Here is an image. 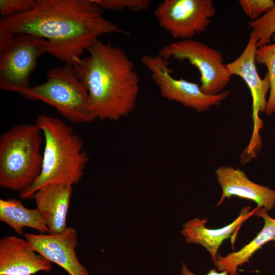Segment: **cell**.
Wrapping results in <instances>:
<instances>
[{
	"label": "cell",
	"mask_w": 275,
	"mask_h": 275,
	"mask_svg": "<svg viewBox=\"0 0 275 275\" xmlns=\"http://www.w3.org/2000/svg\"><path fill=\"white\" fill-rule=\"evenodd\" d=\"M95 0H35L32 10L1 19L15 34H29L48 42V53L73 66L102 35L126 34L103 16Z\"/></svg>",
	"instance_id": "1"
},
{
	"label": "cell",
	"mask_w": 275,
	"mask_h": 275,
	"mask_svg": "<svg viewBox=\"0 0 275 275\" xmlns=\"http://www.w3.org/2000/svg\"><path fill=\"white\" fill-rule=\"evenodd\" d=\"M74 65L95 119L118 121L135 109L140 91L133 63L119 46L98 40Z\"/></svg>",
	"instance_id": "2"
},
{
	"label": "cell",
	"mask_w": 275,
	"mask_h": 275,
	"mask_svg": "<svg viewBox=\"0 0 275 275\" xmlns=\"http://www.w3.org/2000/svg\"><path fill=\"white\" fill-rule=\"evenodd\" d=\"M35 124L44 139L42 166L34 183L19 192L22 200L33 199L35 193L48 184L77 183L89 161L83 140L62 120L42 114L37 117Z\"/></svg>",
	"instance_id": "3"
},
{
	"label": "cell",
	"mask_w": 275,
	"mask_h": 275,
	"mask_svg": "<svg viewBox=\"0 0 275 275\" xmlns=\"http://www.w3.org/2000/svg\"><path fill=\"white\" fill-rule=\"evenodd\" d=\"M42 132L36 124L16 125L0 136V186L22 191L39 176Z\"/></svg>",
	"instance_id": "4"
},
{
	"label": "cell",
	"mask_w": 275,
	"mask_h": 275,
	"mask_svg": "<svg viewBox=\"0 0 275 275\" xmlns=\"http://www.w3.org/2000/svg\"><path fill=\"white\" fill-rule=\"evenodd\" d=\"M31 100H40L53 106L70 121L88 123L95 119L90 109L88 92L74 66L65 64L47 72L46 81L19 93Z\"/></svg>",
	"instance_id": "5"
},
{
	"label": "cell",
	"mask_w": 275,
	"mask_h": 275,
	"mask_svg": "<svg viewBox=\"0 0 275 275\" xmlns=\"http://www.w3.org/2000/svg\"><path fill=\"white\" fill-rule=\"evenodd\" d=\"M160 57L188 61L200 74L201 90L206 94L216 95L222 93L231 80L222 53L205 43L192 39L178 40L162 47Z\"/></svg>",
	"instance_id": "6"
},
{
	"label": "cell",
	"mask_w": 275,
	"mask_h": 275,
	"mask_svg": "<svg viewBox=\"0 0 275 275\" xmlns=\"http://www.w3.org/2000/svg\"><path fill=\"white\" fill-rule=\"evenodd\" d=\"M48 42L29 34H16L7 49L0 55V88L21 93L31 87L30 78L38 59L48 53Z\"/></svg>",
	"instance_id": "7"
},
{
	"label": "cell",
	"mask_w": 275,
	"mask_h": 275,
	"mask_svg": "<svg viewBox=\"0 0 275 275\" xmlns=\"http://www.w3.org/2000/svg\"><path fill=\"white\" fill-rule=\"evenodd\" d=\"M141 62L150 71L151 77L162 97L180 103L199 113L207 111L212 106L220 104L231 94L230 90H225L216 95H207L201 90L199 84L174 78L171 74L173 71L169 67V61L159 55L145 54L142 57Z\"/></svg>",
	"instance_id": "8"
},
{
	"label": "cell",
	"mask_w": 275,
	"mask_h": 275,
	"mask_svg": "<svg viewBox=\"0 0 275 275\" xmlns=\"http://www.w3.org/2000/svg\"><path fill=\"white\" fill-rule=\"evenodd\" d=\"M215 13L212 0H164L154 14L161 28L184 40L204 32Z\"/></svg>",
	"instance_id": "9"
},
{
	"label": "cell",
	"mask_w": 275,
	"mask_h": 275,
	"mask_svg": "<svg viewBox=\"0 0 275 275\" xmlns=\"http://www.w3.org/2000/svg\"><path fill=\"white\" fill-rule=\"evenodd\" d=\"M257 42L255 37L250 34L248 43L241 54L226 64L230 74L240 77L251 92L253 125L251 138L245 149V152L251 155L258 154L262 146L260 131L263 127V122L259 117V114L265 113L267 104L266 95L270 88L267 74L261 78L257 69L255 61Z\"/></svg>",
	"instance_id": "10"
},
{
	"label": "cell",
	"mask_w": 275,
	"mask_h": 275,
	"mask_svg": "<svg viewBox=\"0 0 275 275\" xmlns=\"http://www.w3.org/2000/svg\"><path fill=\"white\" fill-rule=\"evenodd\" d=\"M24 236L38 253L61 266L69 275H90L77 258V234L73 227L55 234L24 233Z\"/></svg>",
	"instance_id": "11"
},
{
	"label": "cell",
	"mask_w": 275,
	"mask_h": 275,
	"mask_svg": "<svg viewBox=\"0 0 275 275\" xmlns=\"http://www.w3.org/2000/svg\"><path fill=\"white\" fill-rule=\"evenodd\" d=\"M215 175L222 189L216 207L232 197L253 201L257 207L263 208L267 212L275 207V189L253 182L243 170L223 165L215 170Z\"/></svg>",
	"instance_id": "12"
},
{
	"label": "cell",
	"mask_w": 275,
	"mask_h": 275,
	"mask_svg": "<svg viewBox=\"0 0 275 275\" xmlns=\"http://www.w3.org/2000/svg\"><path fill=\"white\" fill-rule=\"evenodd\" d=\"M52 268L26 239L9 235L0 240V275H34Z\"/></svg>",
	"instance_id": "13"
},
{
	"label": "cell",
	"mask_w": 275,
	"mask_h": 275,
	"mask_svg": "<svg viewBox=\"0 0 275 275\" xmlns=\"http://www.w3.org/2000/svg\"><path fill=\"white\" fill-rule=\"evenodd\" d=\"M255 210V208L251 210L250 206H244L232 223L218 229L208 228L206 226L208 219L197 216L187 221L183 225L181 233L187 243L203 246L214 262L223 242L235 235L243 223L254 215Z\"/></svg>",
	"instance_id": "14"
},
{
	"label": "cell",
	"mask_w": 275,
	"mask_h": 275,
	"mask_svg": "<svg viewBox=\"0 0 275 275\" xmlns=\"http://www.w3.org/2000/svg\"><path fill=\"white\" fill-rule=\"evenodd\" d=\"M72 185L50 183L40 187L34 194L36 208L48 229L55 234L67 228V218L72 195Z\"/></svg>",
	"instance_id": "15"
},
{
	"label": "cell",
	"mask_w": 275,
	"mask_h": 275,
	"mask_svg": "<svg viewBox=\"0 0 275 275\" xmlns=\"http://www.w3.org/2000/svg\"><path fill=\"white\" fill-rule=\"evenodd\" d=\"M255 208L254 215L261 217L264 221L261 230L239 250L224 256L218 254L213 263L219 271L225 270L229 275H238V267L249 263L253 255L263 245L270 241H273L275 245V218L271 217L264 208Z\"/></svg>",
	"instance_id": "16"
},
{
	"label": "cell",
	"mask_w": 275,
	"mask_h": 275,
	"mask_svg": "<svg viewBox=\"0 0 275 275\" xmlns=\"http://www.w3.org/2000/svg\"><path fill=\"white\" fill-rule=\"evenodd\" d=\"M0 221L18 234H23L25 228L36 230L40 234L48 233V229L38 208H28L16 199L0 200Z\"/></svg>",
	"instance_id": "17"
},
{
	"label": "cell",
	"mask_w": 275,
	"mask_h": 275,
	"mask_svg": "<svg viewBox=\"0 0 275 275\" xmlns=\"http://www.w3.org/2000/svg\"><path fill=\"white\" fill-rule=\"evenodd\" d=\"M273 42L257 47L255 53L256 63L264 65L267 69L270 88L265 114L269 116L275 109V33L272 37Z\"/></svg>",
	"instance_id": "18"
},
{
	"label": "cell",
	"mask_w": 275,
	"mask_h": 275,
	"mask_svg": "<svg viewBox=\"0 0 275 275\" xmlns=\"http://www.w3.org/2000/svg\"><path fill=\"white\" fill-rule=\"evenodd\" d=\"M249 28L257 40V47L270 43L275 33V6L258 19L250 21Z\"/></svg>",
	"instance_id": "19"
},
{
	"label": "cell",
	"mask_w": 275,
	"mask_h": 275,
	"mask_svg": "<svg viewBox=\"0 0 275 275\" xmlns=\"http://www.w3.org/2000/svg\"><path fill=\"white\" fill-rule=\"evenodd\" d=\"M104 10L121 11L128 9L134 12L148 10L151 5L150 0H95Z\"/></svg>",
	"instance_id": "20"
},
{
	"label": "cell",
	"mask_w": 275,
	"mask_h": 275,
	"mask_svg": "<svg viewBox=\"0 0 275 275\" xmlns=\"http://www.w3.org/2000/svg\"><path fill=\"white\" fill-rule=\"evenodd\" d=\"M238 2L251 21L258 19L275 6L273 0H240Z\"/></svg>",
	"instance_id": "21"
},
{
	"label": "cell",
	"mask_w": 275,
	"mask_h": 275,
	"mask_svg": "<svg viewBox=\"0 0 275 275\" xmlns=\"http://www.w3.org/2000/svg\"><path fill=\"white\" fill-rule=\"evenodd\" d=\"M35 0H0V14L8 17L30 11Z\"/></svg>",
	"instance_id": "22"
},
{
	"label": "cell",
	"mask_w": 275,
	"mask_h": 275,
	"mask_svg": "<svg viewBox=\"0 0 275 275\" xmlns=\"http://www.w3.org/2000/svg\"><path fill=\"white\" fill-rule=\"evenodd\" d=\"M15 35L11 29L0 19V55L9 47Z\"/></svg>",
	"instance_id": "23"
},
{
	"label": "cell",
	"mask_w": 275,
	"mask_h": 275,
	"mask_svg": "<svg viewBox=\"0 0 275 275\" xmlns=\"http://www.w3.org/2000/svg\"><path fill=\"white\" fill-rule=\"evenodd\" d=\"M180 275H197L190 271L187 267L186 265L184 263H182ZM205 275H229L226 271H222L218 272L216 269H211Z\"/></svg>",
	"instance_id": "24"
},
{
	"label": "cell",
	"mask_w": 275,
	"mask_h": 275,
	"mask_svg": "<svg viewBox=\"0 0 275 275\" xmlns=\"http://www.w3.org/2000/svg\"><path fill=\"white\" fill-rule=\"evenodd\" d=\"M273 113H274V115H275V109H274V110ZM273 134H274V135H275V129H274V131Z\"/></svg>",
	"instance_id": "25"
}]
</instances>
